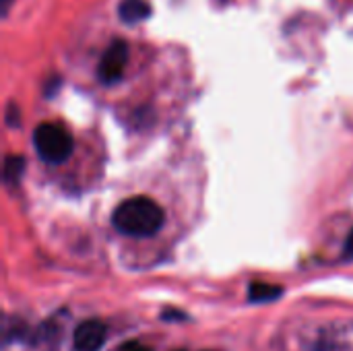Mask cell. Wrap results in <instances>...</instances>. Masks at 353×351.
Here are the masks:
<instances>
[{"mask_svg":"<svg viewBox=\"0 0 353 351\" xmlns=\"http://www.w3.org/2000/svg\"><path fill=\"white\" fill-rule=\"evenodd\" d=\"M114 228L132 238H147L157 234L165 223L163 209L149 197H132L122 201L114 215H112Z\"/></svg>","mask_w":353,"mask_h":351,"instance_id":"cell-1","label":"cell"},{"mask_svg":"<svg viewBox=\"0 0 353 351\" xmlns=\"http://www.w3.org/2000/svg\"><path fill=\"white\" fill-rule=\"evenodd\" d=\"M33 145L37 155L52 166L64 163L70 153H72V137L66 128H62L60 124H52V122H43L35 128L33 132Z\"/></svg>","mask_w":353,"mask_h":351,"instance_id":"cell-2","label":"cell"},{"mask_svg":"<svg viewBox=\"0 0 353 351\" xmlns=\"http://www.w3.org/2000/svg\"><path fill=\"white\" fill-rule=\"evenodd\" d=\"M126 64H128V46L126 41L122 39H116L112 41L105 52L101 54V60H99V66H97V77L101 83L105 85H112V83H118L126 70Z\"/></svg>","mask_w":353,"mask_h":351,"instance_id":"cell-3","label":"cell"},{"mask_svg":"<svg viewBox=\"0 0 353 351\" xmlns=\"http://www.w3.org/2000/svg\"><path fill=\"white\" fill-rule=\"evenodd\" d=\"M105 337H108V329L103 323L91 319V321H85L81 323L77 329H74V335H72V345L77 351H99L105 343Z\"/></svg>","mask_w":353,"mask_h":351,"instance_id":"cell-4","label":"cell"},{"mask_svg":"<svg viewBox=\"0 0 353 351\" xmlns=\"http://www.w3.org/2000/svg\"><path fill=\"white\" fill-rule=\"evenodd\" d=\"M149 14H151V6L147 0H120L118 4V17L128 25H137L145 21Z\"/></svg>","mask_w":353,"mask_h":351,"instance_id":"cell-5","label":"cell"},{"mask_svg":"<svg viewBox=\"0 0 353 351\" xmlns=\"http://www.w3.org/2000/svg\"><path fill=\"white\" fill-rule=\"evenodd\" d=\"M283 294V290L279 285H273V283H252L250 290H248V298L250 302H271L275 298H279Z\"/></svg>","mask_w":353,"mask_h":351,"instance_id":"cell-6","label":"cell"},{"mask_svg":"<svg viewBox=\"0 0 353 351\" xmlns=\"http://www.w3.org/2000/svg\"><path fill=\"white\" fill-rule=\"evenodd\" d=\"M23 172H25V159L21 155H8L4 159V182L6 184H19Z\"/></svg>","mask_w":353,"mask_h":351,"instance_id":"cell-7","label":"cell"},{"mask_svg":"<svg viewBox=\"0 0 353 351\" xmlns=\"http://www.w3.org/2000/svg\"><path fill=\"white\" fill-rule=\"evenodd\" d=\"M120 351H151L147 345H143L141 341H128V343H124Z\"/></svg>","mask_w":353,"mask_h":351,"instance_id":"cell-8","label":"cell"},{"mask_svg":"<svg viewBox=\"0 0 353 351\" xmlns=\"http://www.w3.org/2000/svg\"><path fill=\"white\" fill-rule=\"evenodd\" d=\"M345 250H347V254L353 259V230L350 232V236H347V242H345Z\"/></svg>","mask_w":353,"mask_h":351,"instance_id":"cell-9","label":"cell"}]
</instances>
